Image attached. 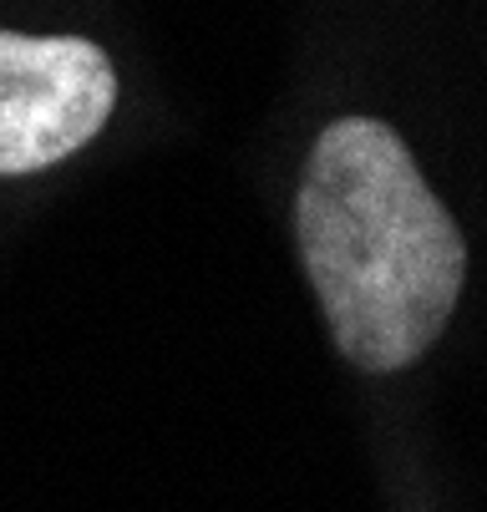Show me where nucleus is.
Returning a JSON list of instances; mask_svg holds the SVG:
<instances>
[{
  "mask_svg": "<svg viewBox=\"0 0 487 512\" xmlns=\"http://www.w3.org/2000/svg\"><path fill=\"white\" fill-rule=\"evenodd\" d=\"M295 229L345 360L386 376L432 350L462 295L467 244L386 122L340 117L315 137Z\"/></svg>",
  "mask_w": 487,
  "mask_h": 512,
  "instance_id": "f257e3e1",
  "label": "nucleus"
},
{
  "mask_svg": "<svg viewBox=\"0 0 487 512\" xmlns=\"http://www.w3.org/2000/svg\"><path fill=\"white\" fill-rule=\"evenodd\" d=\"M117 102L112 61L77 36L0 31V173H36L87 148Z\"/></svg>",
  "mask_w": 487,
  "mask_h": 512,
  "instance_id": "f03ea898",
  "label": "nucleus"
}]
</instances>
